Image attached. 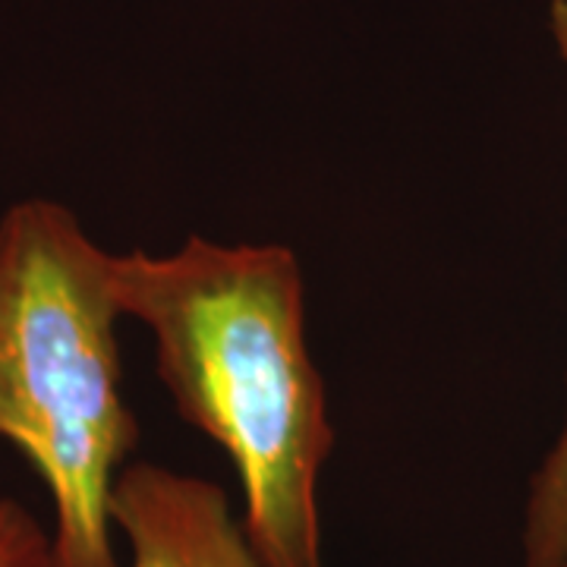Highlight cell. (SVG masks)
<instances>
[{
	"mask_svg": "<svg viewBox=\"0 0 567 567\" xmlns=\"http://www.w3.org/2000/svg\"><path fill=\"white\" fill-rule=\"evenodd\" d=\"M0 567H54L51 533L13 498H0Z\"/></svg>",
	"mask_w": 567,
	"mask_h": 567,
	"instance_id": "obj_5",
	"label": "cell"
},
{
	"mask_svg": "<svg viewBox=\"0 0 567 567\" xmlns=\"http://www.w3.org/2000/svg\"><path fill=\"white\" fill-rule=\"evenodd\" d=\"M111 511L130 567H265L227 495L203 476L126 464Z\"/></svg>",
	"mask_w": 567,
	"mask_h": 567,
	"instance_id": "obj_3",
	"label": "cell"
},
{
	"mask_svg": "<svg viewBox=\"0 0 567 567\" xmlns=\"http://www.w3.org/2000/svg\"><path fill=\"white\" fill-rule=\"evenodd\" d=\"M548 22L555 48L567 63V0H551ZM524 561L527 567H567V420L529 486Z\"/></svg>",
	"mask_w": 567,
	"mask_h": 567,
	"instance_id": "obj_4",
	"label": "cell"
},
{
	"mask_svg": "<svg viewBox=\"0 0 567 567\" xmlns=\"http://www.w3.org/2000/svg\"><path fill=\"white\" fill-rule=\"evenodd\" d=\"M111 259L54 199L0 215V439L51 495L54 567H121L111 505L140 429L123 401Z\"/></svg>",
	"mask_w": 567,
	"mask_h": 567,
	"instance_id": "obj_2",
	"label": "cell"
},
{
	"mask_svg": "<svg viewBox=\"0 0 567 567\" xmlns=\"http://www.w3.org/2000/svg\"><path fill=\"white\" fill-rule=\"evenodd\" d=\"M114 297L152 334L158 375L189 425L230 457L244 533L265 567H322L319 480L331 416L306 341V287L281 244L114 252Z\"/></svg>",
	"mask_w": 567,
	"mask_h": 567,
	"instance_id": "obj_1",
	"label": "cell"
}]
</instances>
